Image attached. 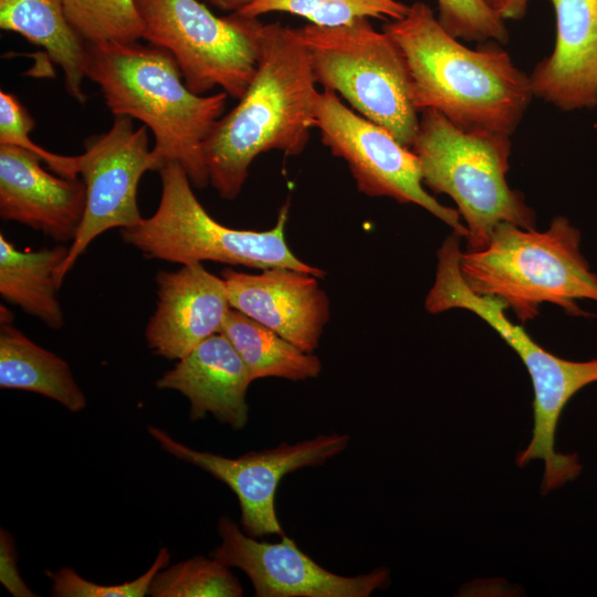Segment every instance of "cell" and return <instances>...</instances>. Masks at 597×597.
Here are the masks:
<instances>
[{
	"label": "cell",
	"mask_w": 597,
	"mask_h": 597,
	"mask_svg": "<svg viewBox=\"0 0 597 597\" xmlns=\"http://www.w3.org/2000/svg\"><path fill=\"white\" fill-rule=\"evenodd\" d=\"M402 52L418 112L436 109L468 132L511 136L533 97L530 76L495 41L470 49L421 1L383 27Z\"/></svg>",
	"instance_id": "cell-1"
},
{
	"label": "cell",
	"mask_w": 597,
	"mask_h": 597,
	"mask_svg": "<svg viewBox=\"0 0 597 597\" xmlns=\"http://www.w3.org/2000/svg\"><path fill=\"white\" fill-rule=\"evenodd\" d=\"M315 84L308 52L295 29L264 23L255 73L203 147L209 182L221 198L238 197L260 154L303 153L315 127Z\"/></svg>",
	"instance_id": "cell-2"
},
{
	"label": "cell",
	"mask_w": 597,
	"mask_h": 597,
	"mask_svg": "<svg viewBox=\"0 0 597 597\" xmlns=\"http://www.w3.org/2000/svg\"><path fill=\"white\" fill-rule=\"evenodd\" d=\"M87 48L86 77L98 85L108 109L144 123L155 154L164 165L178 163L192 187L210 185L203 147L229 95L193 93L171 53L157 45L105 41Z\"/></svg>",
	"instance_id": "cell-3"
},
{
	"label": "cell",
	"mask_w": 597,
	"mask_h": 597,
	"mask_svg": "<svg viewBox=\"0 0 597 597\" xmlns=\"http://www.w3.org/2000/svg\"><path fill=\"white\" fill-rule=\"evenodd\" d=\"M460 239L452 232L438 250L434 282L425 307L431 314L463 308L485 321L525 365L534 389V426L527 447L516 457V464L544 461L541 484L543 495L574 481L583 465L576 453L555 449V436L561 413L568 400L585 386L597 381V358L573 362L559 358L542 348L525 329L505 315L507 305L500 298L473 292L460 271Z\"/></svg>",
	"instance_id": "cell-4"
},
{
	"label": "cell",
	"mask_w": 597,
	"mask_h": 597,
	"mask_svg": "<svg viewBox=\"0 0 597 597\" xmlns=\"http://www.w3.org/2000/svg\"><path fill=\"white\" fill-rule=\"evenodd\" d=\"M579 243V230L565 217H555L545 231L502 222L484 249L461 253L460 271L473 292L502 300L523 323L543 303L585 316L576 301L597 302V274Z\"/></svg>",
	"instance_id": "cell-5"
},
{
	"label": "cell",
	"mask_w": 597,
	"mask_h": 597,
	"mask_svg": "<svg viewBox=\"0 0 597 597\" xmlns=\"http://www.w3.org/2000/svg\"><path fill=\"white\" fill-rule=\"evenodd\" d=\"M411 150L423 185L448 195L465 221L469 251L484 249L498 224L534 228L535 213L506 181L510 136L468 132L436 109L420 112Z\"/></svg>",
	"instance_id": "cell-6"
},
{
	"label": "cell",
	"mask_w": 597,
	"mask_h": 597,
	"mask_svg": "<svg viewBox=\"0 0 597 597\" xmlns=\"http://www.w3.org/2000/svg\"><path fill=\"white\" fill-rule=\"evenodd\" d=\"M161 193L157 210L136 226L121 229L122 239L147 259L190 264L214 261L254 269L287 268L323 277L325 271L300 260L289 248L284 229L289 203L265 231L238 230L214 220L199 202L176 161L159 169Z\"/></svg>",
	"instance_id": "cell-7"
},
{
	"label": "cell",
	"mask_w": 597,
	"mask_h": 597,
	"mask_svg": "<svg viewBox=\"0 0 597 597\" xmlns=\"http://www.w3.org/2000/svg\"><path fill=\"white\" fill-rule=\"evenodd\" d=\"M306 48L316 84L338 93L356 113L411 148L419 116L405 56L367 18L339 27L295 29Z\"/></svg>",
	"instance_id": "cell-8"
},
{
	"label": "cell",
	"mask_w": 597,
	"mask_h": 597,
	"mask_svg": "<svg viewBox=\"0 0 597 597\" xmlns=\"http://www.w3.org/2000/svg\"><path fill=\"white\" fill-rule=\"evenodd\" d=\"M143 38L166 49L187 86L203 95L216 86L232 98L245 93L258 66L259 18L214 15L198 0H135Z\"/></svg>",
	"instance_id": "cell-9"
},
{
	"label": "cell",
	"mask_w": 597,
	"mask_h": 597,
	"mask_svg": "<svg viewBox=\"0 0 597 597\" xmlns=\"http://www.w3.org/2000/svg\"><path fill=\"white\" fill-rule=\"evenodd\" d=\"M315 127L331 153L346 161L359 192L417 205L461 238L467 237L458 210L441 205L425 189L416 154L388 130L348 108L331 90L317 94Z\"/></svg>",
	"instance_id": "cell-10"
},
{
	"label": "cell",
	"mask_w": 597,
	"mask_h": 597,
	"mask_svg": "<svg viewBox=\"0 0 597 597\" xmlns=\"http://www.w3.org/2000/svg\"><path fill=\"white\" fill-rule=\"evenodd\" d=\"M148 143V128H135L128 116H115L107 132L85 139L80 165L86 187L85 211L57 269L59 287L94 239L109 229L129 228L144 219L137 203L139 180L146 171H159L164 166Z\"/></svg>",
	"instance_id": "cell-11"
},
{
	"label": "cell",
	"mask_w": 597,
	"mask_h": 597,
	"mask_svg": "<svg viewBox=\"0 0 597 597\" xmlns=\"http://www.w3.org/2000/svg\"><path fill=\"white\" fill-rule=\"evenodd\" d=\"M147 430L164 451L196 465L229 486L239 501L243 532L255 538L284 535L274 505L276 489L283 476L302 468L325 463L342 453L349 442L347 433L333 432L227 458L195 450L154 426H148Z\"/></svg>",
	"instance_id": "cell-12"
},
{
	"label": "cell",
	"mask_w": 597,
	"mask_h": 597,
	"mask_svg": "<svg viewBox=\"0 0 597 597\" xmlns=\"http://www.w3.org/2000/svg\"><path fill=\"white\" fill-rule=\"evenodd\" d=\"M217 528L221 544L212 557L241 569L256 597H368L389 579L384 567L354 577L332 573L301 551L292 538L283 535L277 543L258 541L227 515L219 519Z\"/></svg>",
	"instance_id": "cell-13"
},
{
	"label": "cell",
	"mask_w": 597,
	"mask_h": 597,
	"mask_svg": "<svg viewBox=\"0 0 597 597\" xmlns=\"http://www.w3.org/2000/svg\"><path fill=\"white\" fill-rule=\"evenodd\" d=\"M230 306L313 353L331 317L329 300L317 276L287 268L251 274L227 268Z\"/></svg>",
	"instance_id": "cell-14"
},
{
	"label": "cell",
	"mask_w": 597,
	"mask_h": 597,
	"mask_svg": "<svg viewBox=\"0 0 597 597\" xmlns=\"http://www.w3.org/2000/svg\"><path fill=\"white\" fill-rule=\"evenodd\" d=\"M157 305L145 338L148 348L181 359L201 342L220 333L231 306L226 282L198 263L156 274Z\"/></svg>",
	"instance_id": "cell-15"
},
{
	"label": "cell",
	"mask_w": 597,
	"mask_h": 597,
	"mask_svg": "<svg viewBox=\"0 0 597 597\" xmlns=\"http://www.w3.org/2000/svg\"><path fill=\"white\" fill-rule=\"evenodd\" d=\"M39 156L0 144V217L56 242L73 241L82 223L86 187L77 177L54 176Z\"/></svg>",
	"instance_id": "cell-16"
},
{
	"label": "cell",
	"mask_w": 597,
	"mask_h": 597,
	"mask_svg": "<svg viewBox=\"0 0 597 597\" xmlns=\"http://www.w3.org/2000/svg\"><path fill=\"white\" fill-rule=\"evenodd\" d=\"M554 50L530 75L533 96L569 112L597 106V0H551Z\"/></svg>",
	"instance_id": "cell-17"
},
{
	"label": "cell",
	"mask_w": 597,
	"mask_h": 597,
	"mask_svg": "<svg viewBox=\"0 0 597 597\" xmlns=\"http://www.w3.org/2000/svg\"><path fill=\"white\" fill-rule=\"evenodd\" d=\"M252 381L233 345L223 334L217 333L179 359L155 385L158 389L184 395L190 404L191 420H200L210 413L240 430L248 423L247 391Z\"/></svg>",
	"instance_id": "cell-18"
},
{
	"label": "cell",
	"mask_w": 597,
	"mask_h": 597,
	"mask_svg": "<svg viewBox=\"0 0 597 597\" xmlns=\"http://www.w3.org/2000/svg\"><path fill=\"white\" fill-rule=\"evenodd\" d=\"M0 28L44 49L61 67L69 95L80 104L87 101L88 48L69 22L63 0H0Z\"/></svg>",
	"instance_id": "cell-19"
},
{
	"label": "cell",
	"mask_w": 597,
	"mask_h": 597,
	"mask_svg": "<svg viewBox=\"0 0 597 597\" xmlns=\"http://www.w3.org/2000/svg\"><path fill=\"white\" fill-rule=\"evenodd\" d=\"M0 324V387L40 394L71 412L83 410L86 397L69 364L29 339L12 322Z\"/></svg>",
	"instance_id": "cell-20"
},
{
	"label": "cell",
	"mask_w": 597,
	"mask_h": 597,
	"mask_svg": "<svg viewBox=\"0 0 597 597\" xmlns=\"http://www.w3.org/2000/svg\"><path fill=\"white\" fill-rule=\"evenodd\" d=\"M70 245L60 243L36 251L18 250L0 234V294L7 302L39 318L48 327L64 325L56 272L69 253Z\"/></svg>",
	"instance_id": "cell-21"
},
{
	"label": "cell",
	"mask_w": 597,
	"mask_h": 597,
	"mask_svg": "<svg viewBox=\"0 0 597 597\" xmlns=\"http://www.w3.org/2000/svg\"><path fill=\"white\" fill-rule=\"evenodd\" d=\"M220 333L233 345L253 380L265 377L306 380L316 378L322 370L316 355L232 307Z\"/></svg>",
	"instance_id": "cell-22"
},
{
	"label": "cell",
	"mask_w": 597,
	"mask_h": 597,
	"mask_svg": "<svg viewBox=\"0 0 597 597\" xmlns=\"http://www.w3.org/2000/svg\"><path fill=\"white\" fill-rule=\"evenodd\" d=\"M408 9L399 0H256L237 12L248 18L282 12L302 17L310 24L339 27L362 18L398 20Z\"/></svg>",
	"instance_id": "cell-23"
},
{
	"label": "cell",
	"mask_w": 597,
	"mask_h": 597,
	"mask_svg": "<svg viewBox=\"0 0 597 597\" xmlns=\"http://www.w3.org/2000/svg\"><path fill=\"white\" fill-rule=\"evenodd\" d=\"M153 597H239L243 588L229 566L193 556L159 570L149 587Z\"/></svg>",
	"instance_id": "cell-24"
},
{
	"label": "cell",
	"mask_w": 597,
	"mask_h": 597,
	"mask_svg": "<svg viewBox=\"0 0 597 597\" xmlns=\"http://www.w3.org/2000/svg\"><path fill=\"white\" fill-rule=\"evenodd\" d=\"M63 6L69 22L86 43L143 38L135 0H63Z\"/></svg>",
	"instance_id": "cell-25"
},
{
	"label": "cell",
	"mask_w": 597,
	"mask_h": 597,
	"mask_svg": "<svg viewBox=\"0 0 597 597\" xmlns=\"http://www.w3.org/2000/svg\"><path fill=\"white\" fill-rule=\"evenodd\" d=\"M437 19L453 38L481 43L507 42L505 21L492 12L482 0H437Z\"/></svg>",
	"instance_id": "cell-26"
},
{
	"label": "cell",
	"mask_w": 597,
	"mask_h": 597,
	"mask_svg": "<svg viewBox=\"0 0 597 597\" xmlns=\"http://www.w3.org/2000/svg\"><path fill=\"white\" fill-rule=\"evenodd\" d=\"M33 127V118L18 98L13 94L1 91L0 144L14 145L35 154L56 175L77 177V174H80L81 155L63 156L42 148L29 137Z\"/></svg>",
	"instance_id": "cell-27"
},
{
	"label": "cell",
	"mask_w": 597,
	"mask_h": 597,
	"mask_svg": "<svg viewBox=\"0 0 597 597\" xmlns=\"http://www.w3.org/2000/svg\"><path fill=\"white\" fill-rule=\"evenodd\" d=\"M170 554L161 547L151 566L139 577L118 585H103L90 582L74 569L63 567L55 573L49 572L52 580V596L55 597H143L149 594L155 575L168 566Z\"/></svg>",
	"instance_id": "cell-28"
},
{
	"label": "cell",
	"mask_w": 597,
	"mask_h": 597,
	"mask_svg": "<svg viewBox=\"0 0 597 597\" xmlns=\"http://www.w3.org/2000/svg\"><path fill=\"white\" fill-rule=\"evenodd\" d=\"M0 582L14 597L36 596L20 576L14 540L3 528L0 531Z\"/></svg>",
	"instance_id": "cell-29"
},
{
	"label": "cell",
	"mask_w": 597,
	"mask_h": 597,
	"mask_svg": "<svg viewBox=\"0 0 597 597\" xmlns=\"http://www.w3.org/2000/svg\"><path fill=\"white\" fill-rule=\"evenodd\" d=\"M486 7L502 20H521L530 0H482Z\"/></svg>",
	"instance_id": "cell-30"
},
{
	"label": "cell",
	"mask_w": 597,
	"mask_h": 597,
	"mask_svg": "<svg viewBox=\"0 0 597 597\" xmlns=\"http://www.w3.org/2000/svg\"><path fill=\"white\" fill-rule=\"evenodd\" d=\"M256 0H208V2L220 10L237 12Z\"/></svg>",
	"instance_id": "cell-31"
}]
</instances>
